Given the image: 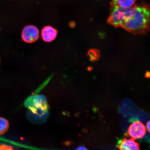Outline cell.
Returning a JSON list of instances; mask_svg holds the SVG:
<instances>
[{
  "mask_svg": "<svg viewBox=\"0 0 150 150\" xmlns=\"http://www.w3.org/2000/svg\"><path fill=\"white\" fill-rule=\"evenodd\" d=\"M150 11L147 5L141 4L127 9L122 28L135 34H143L149 29Z\"/></svg>",
  "mask_w": 150,
  "mask_h": 150,
  "instance_id": "cell-1",
  "label": "cell"
},
{
  "mask_svg": "<svg viewBox=\"0 0 150 150\" xmlns=\"http://www.w3.org/2000/svg\"><path fill=\"white\" fill-rule=\"evenodd\" d=\"M127 9L120 7L116 0H112L108 23L115 27L122 28L126 18Z\"/></svg>",
  "mask_w": 150,
  "mask_h": 150,
  "instance_id": "cell-2",
  "label": "cell"
},
{
  "mask_svg": "<svg viewBox=\"0 0 150 150\" xmlns=\"http://www.w3.org/2000/svg\"><path fill=\"white\" fill-rule=\"evenodd\" d=\"M25 106L33 113L39 115H44L48 111V104L44 99L35 98L30 99L25 102Z\"/></svg>",
  "mask_w": 150,
  "mask_h": 150,
  "instance_id": "cell-3",
  "label": "cell"
},
{
  "mask_svg": "<svg viewBox=\"0 0 150 150\" xmlns=\"http://www.w3.org/2000/svg\"><path fill=\"white\" fill-rule=\"evenodd\" d=\"M22 38L24 42L31 44L36 42L39 37L38 29L33 25L26 26L22 31Z\"/></svg>",
  "mask_w": 150,
  "mask_h": 150,
  "instance_id": "cell-4",
  "label": "cell"
},
{
  "mask_svg": "<svg viewBox=\"0 0 150 150\" xmlns=\"http://www.w3.org/2000/svg\"><path fill=\"white\" fill-rule=\"evenodd\" d=\"M128 134L133 139H139L145 136L146 132V127L139 121L131 124L128 130Z\"/></svg>",
  "mask_w": 150,
  "mask_h": 150,
  "instance_id": "cell-5",
  "label": "cell"
},
{
  "mask_svg": "<svg viewBox=\"0 0 150 150\" xmlns=\"http://www.w3.org/2000/svg\"><path fill=\"white\" fill-rule=\"evenodd\" d=\"M57 30L50 26H47L43 28L41 33L42 38L45 42H51L57 37Z\"/></svg>",
  "mask_w": 150,
  "mask_h": 150,
  "instance_id": "cell-6",
  "label": "cell"
},
{
  "mask_svg": "<svg viewBox=\"0 0 150 150\" xmlns=\"http://www.w3.org/2000/svg\"><path fill=\"white\" fill-rule=\"evenodd\" d=\"M118 147L120 150H140L139 144L132 139H125L121 141Z\"/></svg>",
  "mask_w": 150,
  "mask_h": 150,
  "instance_id": "cell-7",
  "label": "cell"
},
{
  "mask_svg": "<svg viewBox=\"0 0 150 150\" xmlns=\"http://www.w3.org/2000/svg\"><path fill=\"white\" fill-rule=\"evenodd\" d=\"M118 5L123 9H129L134 6L136 0H116Z\"/></svg>",
  "mask_w": 150,
  "mask_h": 150,
  "instance_id": "cell-8",
  "label": "cell"
},
{
  "mask_svg": "<svg viewBox=\"0 0 150 150\" xmlns=\"http://www.w3.org/2000/svg\"><path fill=\"white\" fill-rule=\"evenodd\" d=\"M87 56L91 61H97L100 57V52L96 49H91L88 51Z\"/></svg>",
  "mask_w": 150,
  "mask_h": 150,
  "instance_id": "cell-9",
  "label": "cell"
},
{
  "mask_svg": "<svg viewBox=\"0 0 150 150\" xmlns=\"http://www.w3.org/2000/svg\"><path fill=\"white\" fill-rule=\"evenodd\" d=\"M9 125V122L6 119L0 117V135L4 134L8 130Z\"/></svg>",
  "mask_w": 150,
  "mask_h": 150,
  "instance_id": "cell-10",
  "label": "cell"
},
{
  "mask_svg": "<svg viewBox=\"0 0 150 150\" xmlns=\"http://www.w3.org/2000/svg\"><path fill=\"white\" fill-rule=\"evenodd\" d=\"M76 150H88L85 147L83 146H80V147H78L76 149Z\"/></svg>",
  "mask_w": 150,
  "mask_h": 150,
  "instance_id": "cell-11",
  "label": "cell"
},
{
  "mask_svg": "<svg viewBox=\"0 0 150 150\" xmlns=\"http://www.w3.org/2000/svg\"><path fill=\"white\" fill-rule=\"evenodd\" d=\"M150 121H148L146 124V128H147V130L149 132L150 131Z\"/></svg>",
  "mask_w": 150,
  "mask_h": 150,
  "instance_id": "cell-12",
  "label": "cell"
},
{
  "mask_svg": "<svg viewBox=\"0 0 150 150\" xmlns=\"http://www.w3.org/2000/svg\"><path fill=\"white\" fill-rule=\"evenodd\" d=\"M145 77L146 78H149L150 77V72L149 71L146 72L145 74Z\"/></svg>",
  "mask_w": 150,
  "mask_h": 150,
  "instance_id": "cell-13",
  "label": "cell"
},
{
  "mask_svg": "<svg viewBox=\"0 0 150 150\" xmlns=\"http://www.w3.org/2000/svg\"><path fill=\"white\" fill-rule=\"evenodd\" d=\"M75 24L74 22H71L70 23V27L72 28L74 27L75 26Z\"/></svg>",
  "mask_w": 150,
  "mask_h": 150,
  "instance_id": "cell-14",
  "label": "cell"
},
{
  "mask_svg": "<svg viewBox=\"0 0 150 150\" xmlns=\"http://www.w3.org/2000/svg\"><path fill=\"white\" fill-rule=\"evenodd\" d=\"M0 62H1V59H0Z\"/></svg>",
  "mask_w": 150,
  "mask_h": 150,
  "instance_id": "cell-15",
  "label": "cell"
}]
</instances>
